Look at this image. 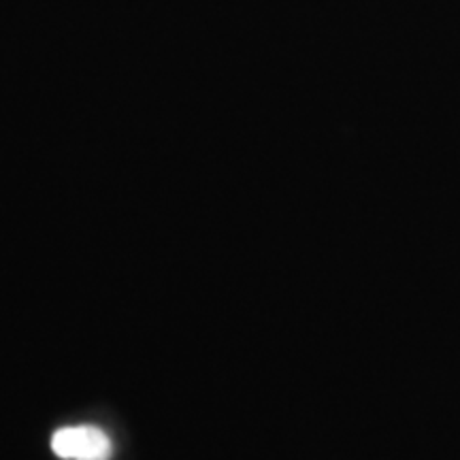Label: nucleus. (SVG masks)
Listing matches in <instances>:
<instances>
[{"label":"nucleus","instance_id":"1","mask_svg":"<svg viewBox=\"0 0 460 460\" xmlns=\"http://www.w3.org/2000/svg\"><path fill=\"white\" fill-rule=\"evenodd\" d=\"M51 450L62 460H111L113 444L96 427H65L51 437Z\"/></svg>","mask_w":460,"mask_h":460}]
</instances>
